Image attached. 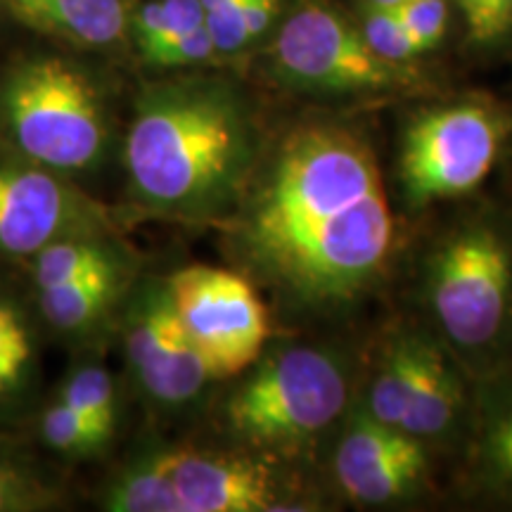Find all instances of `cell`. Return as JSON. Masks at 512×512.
<instances>
[{
	"label": "cell",
	"mask_w": 512,
	"mask_h": 512,
	"mask_svg": "<svg viewBox=\"0 0 512 512\" xmlns=\"http://www.w3.org/2000/svg\"><path fill=\"white\" fill-rule=\"evenodd\" d=\"M256 157L245 102L214 81L147 88L124 143L131 195L169 219L207 221L238 209Z\"/></svg>",
	"instance_id": "obj_2"
},
{
	"label": "cell",
	"mask_w": 512,
	"mask_h": 512,
	"mask_svg": "<svg viewBox=\"0 0 512 512\" xmlns=\"http://www.w3.org/2000/svg\"><path fill=\"white\" fill-rule=\"evenodd\" d=\"M361 31L370 43V48L380 57H384V60L401 64L418 55V48H415L411 34L403 27V22L394 10L373 8L370 5Z\"/></svg>",
	"instance_id": "obj_25"
},
{
	"label": "cell",
	"mask_w": 512,
	"mask_h": 512,
	"mask_svg": "<svg viewBox=\"0 0 512 512\" xmlns=\"http://www.w3.org/2000/svg\"><path fill=\"white\" fill-rule=\"evenodd\" d=\"M392 10L399 15L403 27L411 34L418 55L437 48L444 41L448 27L446 0H406L399 8Z\"/></svg>",
	"instance_id": "obj_26"
},
{
	"label": "cell",
	"mask_w": 512,
	"mask_h": 512,
	"mask_svg": "<svg viewBox=\"0 0 512 512\" xmlns=\"http://www.w3.org/2000/svg\"><path fill=\"white\" fill-rule=\"evenodd\" d=\"M467 406L470 399L458 373V361L437 337L422 335L418 373L399 430L422 444L441 441L467 420Z\"/></svg>",
	"instance_id": "obj_14"
},
{
	"label": "cell",
	"mask_w": 512,
	"mask_h": 512,
	"mask_svg": "<svg viewBox=\"0 0 512 512\" xmlns=\"http://www.w3.org/2000/svg\"><path fill=\"white\" fill-rule=\"evenodd\" d=\"M166 287L185 335L211 375H240L259 361L268 316L247 278L216 266H185Z\"/></svg>",
	"instance_id": "obj_7"
},
{
	"label": "cell",
	"mask_w": 512,
	"mask_h": 512,
	"mask_svg": "<svg viewBox=\"0 0 512 512\" xmlns=\"http://www.w3.org/2000/svg\"><path fill=\"white\" fill-rule=\"evenodd\" d=\"M60 401L72 406L98 430L102 439H110L117 425V392L110 373L102 366H83L64 382Z\"/></svg>",
	"instance_id": "obj_21"
},
{
	"label": "cell",
	"mask_w": 512,
	"mask_h": 512,
	"mask_svg": "<svg viewBox=\"0 0 512 512\" xmlns=\"http://www.w3.org/2000/svg\"><path fill=\"white\" fill-rule=\"evenodd\" d=\"M467 22V34L477 46H491L512 29V0H482Z\"/></svg>",
	"instance_id": "obj_28"
},
{
	"label": "cell",
	"mask_w": 512,
	"mask_h": 512,
	"mask_svg": "<svg viewBox=\"0 0 512 512\" xmlns=\"http://www.w3.org/2000/svg\"><path fill=\"white\" fill-rule=\"evenodd\" d=\"M422 297L448 354L479 375L512 368V221L467 216L427 254Z\"/></svg>",
	"instance_id": "obj_3"
},
{
	"label": "cell",
	"mask_w": 512,
	"mask_h": 512,
	"mask_svg": "<svg viewBox=\"0 0 512 512\" xmlns=\"http://www.w3.org/2000/svg\"><path fill=\"white\" fill-rule=\"evenodd\" d=\"M339 489L361 505H387L418 494L427 477L420 439L384 425L366 408L351 415L332 460Z\"/></svg>",
	"instance_id": "obj_11"
},
{
	"label": "cell",
	"mask_w": 512,
	"mask_h": 512,
	"mask_svg": "<svg viewBox=\"0 0 512 512\" xmlns=\"http://www.w3.org/2000/svg\"><path fill=\"white\" fill-rule=\"evenodd\" d=\"M124 271L121 264L102 266L69 283L38 290L43 318L60 332H81L110 309L121 292Z\"/></svg>",
	"instance_id": "obj_16"
},
{
	"label": "cell",
	"mask_w": 512,
	"mask_h": 512,
	"mask_svg": "<svg viewBox=\"0 0 512 512\" xmlns=\"http://www.w3.org/2000/svg\"><path fill=\"white\" fill-rule=\"evenodd\" d=\"M43 439L50 448L60 453H69V456H81V453H93L105 444L98 430L76 413L72 406L64 401H57L43 413L41 420Z\"/></svg>",
	"instance_id": "obj_23"
},
{
	"label": "cell",
	"mask_w": 512,
	"mask_h": 512,
	"mask_svg": "<svg viewBox=\"0 0 512 512\" xmlns=\"http://www.w3.org/2000/svg\"><path fill=\"white\" fill-rule=\"evenodd\" d=\"M181 512H268L285 508L266 463L230 453H162Z\"/></svg>",
	"instance_id": "obj_12"
},
{
	"label": "cell",
	"mask_w": 512,
	"mask_h": 512,
	"mask_svg": "<svg viewBox=\"0 0 512 512\" xmlns=\"http://www.w3.org/2000/svg\"><path fill=\"white\" fill-rule=\"evenodd\" d=\"M425 332L406 330L392 337L384 349L380 366L375 370L373 382L368 387V396L363 408L384 425L399 427L406 413L411 389L418 373L420 344Z\"/></svg>",
	"instance_id": "obj_17"
},
{
	"label": "cell",
	"mask_w": 512,
	"mask_h": 512,
	"mask_svg": "<svg viewBox=\"0 0 512 512\" xmlns=\"http://www.w3.org/2000/svg\"><path fill=\"white\" fill-rule=\"evenodd\" d=\"M280 0H233L226 8L207 15V29L216 53H235L249 46L271 27Z\"/></svg>",
	"instance_id": "obj_22"
},
{
	"label": "cell",
	"mask_w": 512,
	"mask_h": 512,
	"mask_svg": "<svg viewBox=\"0 0 512 512\" xmlns=\"http://www.w3.org/2000/svg\"><path fill=\"white\" fill-rule=\"evenodd\" d=\"M467 427L470 482L484 494L512 501V368L477 377Z\"/></svg>",
	"instance_id": "obj_13"
},
{
	"label": "cell",
	"mask_w": 512,
	"mask_h": 512,
	"mask_svg": "<svg viewBox=\"0 0 512 512\" xmlns=\"http://www.w3.org/2000/svg\"><path fill=\"white\" fill-rule=\"evenodd\" d=\"M351 370L323 347H285L254 363L226 403L230 432L256 446H299L347 411Z\"/></svg>",
	"instance_id": "obj_5"
},
{
	"label": "cell",
	"mask_w": 512,
	"mask_h": 512,
	"mask_svg": "<svg viewBox=\"0 0 512 512\" xmlns=\"http://www.w3.org/2000/svg\"><path fill=\"white\" fill-rule=\"evenodd\" d=\"M207 22L202 0H147L133 17V36H136L140 55H150L164 43L188 34Z\"/></svg>",
	"instance_id": "obj_20"
},
{
	"label": "cell",
	"mask_w": 512,
	"mask_h": 512,
	"mask_svg": "<svg viewBox=\"0 0 512 512\" xmlns=\"http://www.w3.org/2000/svg\"><path fill=\"white\" fill-rule=\"evenodd\" d=\"M31 501L34 496H31L29 484L19 477V472L0 460V512L24 510L29 508Z\"/></svg>",
	"instance_id": "obj_29"
},
{
	"label": "cell",
	"mask_w": 512,
	"mask_h": 512,
	"mask_svg": "<svg viewBox=\"0 0 512 512\" xmlns=\"http://www.w3.org/2000/svg\"><path fill=\"white\" fill-rule=\"evenodd\" d=\"M31 361L29 330L19 313L0 299V396L15 392Z\"/></svg>",
	"instance_id": "obj_24"
},
{
	"label": "cell",
	"mask_w": 512,
	"mask_h": 512,
	"mask_svg": "<svg viewBox=\"0 0 512 512\" xmlns=\"http://www.w3.org/2000/svg\"><path fill=\"white\" fill-rule=\"evenodd\" d=\"M112 264H121V256L100 235L57 240L34 256V280L38 290H43Z\"/></svg>",
	"instance_id": "obj_19"
},
{
	"label": "cell",
	"mask_w": 512,
	"mask_h": 512,
	"mask_svg": "<svg viewBox=\"0 0 512 512\" xmlns=\"http://www.w3.org/2000/svg\"><path fill=\"white\" fill-rule=\"evenodd\" d=\"M110 214L43 166L0 164V254L36 256L67 238H98Z\"/></svg>",
	"instance_id": "obj_9"
},
{
	"label": "cell",
	"mask_w": 512,
	"mask_h": 512,
	"mask_svg": "<svg viewBox=\"0 0 512 512\" xmlns=\"http://www.w3.org/2000/svg\"><path fill=\"white\" fill-rule=\"evenodd\" d=\"M102 505L112 512H181L162 453L121 472L107 489Z\"/></svg>",
	"instance_id": "obj_18"
},
{
	"label": "cell",
	"mask_w": 512,
	"mask_h": 512,
	"mask_svg": "<svg viewBox=\"0 0 512 512\" xmlns=\"http://www.w3.org/2000/svg\"><path fill=\"white\" fill-rule=\"evenodd\" d=\"M216 55L214 38H211L207 22L202 27L188 31V34L174 38V41L164 43L162 48L152 50L143 60L152 67L174 69V67H190V64L207 62L209 57Z\"/></svg>",
	"instance_id": "obj_27"
},
{
	"label": "cell",
	"mask_w": 512,
	"mask_h": 512,
	"mask_svg": "<svg viewBox=\"0 0 512 512\" xmlns=\"http://www.w3.org/2000/svg\"><path fill=\"white\" fill-rule=\"evenodd\" d=\"M228 3H233V0H202L204 15H211V12H219L221 8H226Z\"/></svg>",
	"instance_id": "obj_30"
},
{
	"label": "cell",
	"mask_w": 512,
	"mask_h": 512,
	"mask_svg": "<svg viewBox=\"0 0 512 512\" xmlns=\"http://www.w3.org/2000/svg\"><path fill=\"white\" fill-rule=\"evenodd\" d=\"M370 5H373V8H399L401 3H406V0H368Z\"/></svg>",
	"instance_id": "obj_31"
},
{
	"label": "cell",
	"mask_w": 512,
	"mask_h": 512,
	"mask_svg": "<svg viewBox=\"0 0 512 512\" xmlns=\"http://www.w3.org/2000/svg\"><path fill=\"white\" fill-rule=\"evenodd\" d=\"M396 238L368 140L337 124L299 126L242 195L235 247L302 306H339L375 285Z\"/></svg>",
	"instance_id": "obj_1"
},
{
	"label": "cell",
	"mask_w": 512,
	"mask_h": 512,
	"mask_svg": "<svg viewBox=\"0 0 512 512\" xmlns=\"http://www.w3.org/2000/svg\"><path fill=\"white\" fill-rule=\"evenodd\" d=\"M505 126L491 107L456 102L415 117L401 138L399 174L406 204L422 209L477 190L496 166Z\"/></svg>",
	"instance_id": "obj_6"
},
{
	"label": "cell",
	"mask_w": 512,
	"mask_h": 512,
	"mask_svg": "<svg viewBox=\"0 0 512 512\" xmlns=\"http://www.w3.org/2000/svg\"><path fill=\"white\" fill-rule=\"evenodd\" d=\"M0 119L24 159L55 174L93 169L107 150L98 88L62 57L17 64L0 88Z\"/></svg>",
	"instance_id": "obj_4"
},
{
	"label": "cell",
	"mask_w": 512,
	"mask_h": 512,
	"mask_svg": "<svg viewBox=\"0 0 512 512\" xmlns=\"http://www.w3.org/2000/svg\"><path fill=\"white\" fill-rule=\"evenodd\" d=\"M10 5L29 27L81 46H112L126 31L121 0H10Z\"/></svg>",
	"instance_id": "obj_15"
},
{
	"label": "cell",
	"mask_w": 512,
	"mask_h": 512,
	"mask_svg": "<svg viewBox=\"0 0 512 512\" xmlns=\"http://www.w3.org/2000/svg\"><path fill=\"white\" fill-rule=\"evenodd\" d=\"M273 62L287 83L309 93H382L401 83L399 64L377 55L361 29L323 5H304L287 17Z\"/></svg>",
	"instance_id": "obj_8"
},
{
	"label": "cell",
	"mask_w": 512,
	"mask_h": 512,
	"mask_svg": "<svg viewBox=\"0 0 512 512\" xmlns=\"http://www.w3.org/2000/svg\"><path fill=\"white\" fill-rule=\"evenodd\" d=\"M126 356L145 394L164 406H183L202 392L211 370L192 347L166 285H152L128 311Z\"/></svg>",
	"instance_id": "obj_10"
}]
</instances>
